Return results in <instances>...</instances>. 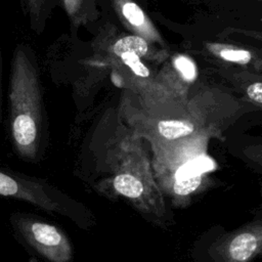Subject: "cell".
Returning <instances> with one entry per match:
<instances>
[{
    "label": "cell",
    "mask_w": 262,
    "mask_h": 262,
    "mask_svg": "<svg viewBox=\"0 0 262 262\" xmlns=\"http://www.w3.org/2000/svg\"><path fill=\"white\" fill-rule=\"evenodd\" d=\"M220 56L228 61L247 63L251 59V53L243 49H224L220 52Z\"/></svg>",
    "instance_id": "8fae6325"
},
{
    "label": "cell",
    "mask_w": 262,
    "mask_h": 262,
    "mask_svg": "<svg viewBox=\"0 0 262 262\" xmlns=\"http://www.w3.org/2000/svg\"><path fill=\"white\" fill-rule=\"evenodd\" d=\"M106 198L125 200L154 225L168 229L174 222L146 160L139 155L123 157L112 177L97 186Z\"/></svg>",
    "instance_id": "6da1fadb"
},
{
    "label": "cell",
    "mask_w": 262,
    "mask_h": 262,
    "mask_svg": "<svg viewBox=\"0 0 262 262\" xmlns=\"http://www.w3.org/2000/svg\"><path fill=\"white\" fill-rule=\"evenodd\" d=\"M148 50L146 41L139 36H126L119 39L114 45V52L118 56L123 53H133L138 57L143 56Z\"/></svg>",
    "instance_id": "52a82bcc"
},
{
    "label": "cell",
    "mask_w": 262,
    "mask_h": 262,
    "mask_svg": "<svg viewBox=\"0 0 262 262\" xmlns=\"http://www.w3.org/2000/svg\"><path fill=\"white\" fill-rule=\"evenodd\" d=\"M38 85L34 68L26 52H14L9 91V121L13 146L19 157L33 161L38 152Z\"/></svg>",
    "instance_id": "7a4b0ae2"
},
{
    "label": "cell",
    "mask_w": 262,
    "mask_h": 262,
    "mask_svg": "<svg viewBox=\"0 0 262 262\" xmlns=\"http://www.w3.org/2000/svg\"><path fill=\"white\" fill-rule=\"evenodd\" d=\"M15 238L28 251L46 262H72L73 245L58 226L26 212H14L9 217Z\"/></svg>",
    "instance_id": "277c9868"
},
{
    "label": "cell",
    "mask_w": 262,
    "mask_h": 262,
    "mask_svg": "<svg viewBox=\"0 0 262 262\" xmlns=\"http://www.w3.org/2000/svg\"><path fill=\"white\" fill-rule=\"evenodd\" d=\"M0 198L13 199L69 218L80 228L89 229L96 223L92 212L44 180L0 168Z\"/></svg>",
    "instance_id": "3957f363"
},
{
    "label": "cell",
    "mask_w": 262,
    "mask_h": 262,
    "mask_svg": "<svg viewBox=\"0 0 262 262\" xmlns=\"http://www.w3.org/2000/svg\"><path fill=\"white\" fill-rule=\"evenodd\" d=\"M248 95L249 97L257 102L258 104L262 103V83L261 82H256L248 87Z\"/></svg>",
    "instance_id": "7c38bea8"
},
{
    "label": "cell",
    "mask_w": 262,
    "mask_h": 262,
    "mask_svg": "<svg viewBox=\"0 0 262 262\" xmlns=\"http://www.w3.org/2000/svg\"><path fill=\"white\" fill-rule=\"evenodd\" d=\"M262 252L260 216L241 227L215 237L208 248L211 262H252Z\"/></svg>",
    "instance_id": "5b68a950"
},
{
    "label": "cell",
    "mask_w": 262,
    "mask_h": 262,
    "mask_svg": "<svg viewBox=\"0 0 262 262\" xmlns=\"http://www.w3.org/2000/svg\"><path fill=\"white\" fill-rule=\"evenodd\" d=\"M158 129L160 134L164 138L168 140H174L190 135L193 132L194 127L189 122L179 120H167L161 121L158 124Z\"/></svg>",
    "instance_id": "8992f818"
},
{
    "label": "cell",
    "mask_w": 262,
    "mask_h": 262,
    "mask_svg": "<svg viewBox=\"0 0 262 262\" xmlns=\"http://www.w3.org/2000/svg\"><path fill=\"white\" fill-rule=\"evenodd\" d=\"M123 62L126 63L137 76L146 78L149 75L148 69L140 61V57L133 53H123L120 55Z\"/></svg>",
    "instance_id": "9c48e42d"
},
{
    "label": "cell",
    "mask_w": 262,
    "mask_h": 262,
    "mask_svg": "<svg viewBox=\"0 0 262 262\" xmlns=\"http://www.w3.org/2000/svg\"><path fill=\"white\" fill-rule=\"evenodd\" d=\"M122 11H123V15L131 25L135 27H139L143 25L145 20V16L143 11L137 4L133 2H127L124 4Z\"/></svg>",
    "instance_id": "ba28073f"
},
{
    "label": "cell",
    "mask_w": 262,
    "mask_h": 262,
    "mask_svg": "<svg viewBox=\"0 0 262 262\" xmlns=\"http://www.w3.org/2000/svg\"><path fill=\"white\" fill-rule=\"evenodd\" d=\"M174 63L176 69L181 73L185 80L192 81L195 78V67L189 58L180 55L176 57Z\"/></svg>",
    "instance_id": "30bf717a"
}]
</instances>
